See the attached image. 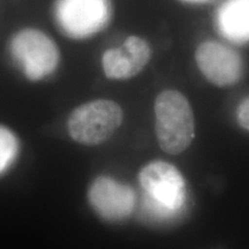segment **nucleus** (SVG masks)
Listing matches in <instances>:
<instances>
[{"label":"nucleus","mask_w":249,"mask_h":249,"mask_svg":"<svg viewBox=\"0 0 249 249\" xmlns=\"http://www.w3.org/2000/svg\"><path fill=\"white\" fill-rule=\"evenodd\" d=\"M139 181L142 189L141 214L147 222H171L185 209L186 182L172 164L151 161L141 170Z\"/></svg>","instance_id":"obj_1"},{"label":"nucleus","mask_w":249,"mask_h":249,"mask_svg":"<svg viewBox=\"0 0 249 249\" xmlns=\"http://www.w3.org/2000/svg\"><path fill=\"white\" fill-rule=\"evenodd\" d=\"M155 129L161 150L179 155L195 138V119L188 99L178 90L161 91L155 101Z\"/></svg>","instance_id":"obj_2"},{"label":"nucleus","mask_w":249,"mask_h":249,"mask_svg":"<svg viewBox=\"0 0 249 249\" xmlns=\"http://www.w3.org/2000/svg\"><path fill=\"white\" fill-rule=\"evenodd\" d=\"M8 52L26 79L33 82L51 76L60 62V52L54 40L37 28L17 31L9 39Z\"/></svg>","instance_id":"obj_3"},{"label":"nucleus","mask_w":249,"mask_h":249,"mask_svg":"<svg viewBox=\"0 0 249 249\" xmlns=\"http://www.w3.org/2000/svg\"><path fill=\"white\" fill-rule=\"evenodd\" d=\"M123 120L124 112L118 103L111 99H95L71 112L67 130L75 142L92 147L107 141Z\"/></svg>","instance_id":"obj_4"},{"label":"nucleus","mask_w":249,"mask_h":249,"mask_svg":"<svg viewBox=\"0 0 249 249\" xmlns=\"http://www.w3.org/2000/svg\"><path fill=\"white\" fill-rule=\"evenodd\" d=\"M53 18L62 34L85 39L102 31L110 22V0H55Z\"/></svg>","instance_id":"obj_5"},{"label":"nucleus","mask_w":249,"mask_h":249,"mask_svg":"<svg viewBox=\"0 0 249 249\" xmlns=\"http://www.w3.org/2000/svg\"><path fill=\"white\" fill-rule=\"evenodd\" d=\"M88 201L102 219L112 223L127 219L136 207V195L132 187L107 176L93 180L89 187Z\"/></svg>","instance_id":"obj_6"},{"label":"nucleus","mask_w":249,"mask_h":249,"mask_svg":"<svg viewBox=\"0 0 249 249\" xmlns=\"http://www.w3.org/2000/svg\"><path fill=\"white\" fill-rule=\"evenodd\" d=\"M195 60L203 76L217 87H231L242 76L244 65L234 50L214 40L201 43Z\"/></svg>","instance_id":"obj_7"},{"label":"nucleus","mask_w":249,"mask_h":249,"mask_svg":"<svg viewBox=\"0 0 249 249\" xmlns=\"http://www.w3.org/2000/svg\"><path fill=\"white\" fill-rule=\"evenodd\" d=\"M151 59V48L142 37L128 36L120 46L102 55V67L110 80H128L144 70Z\"/></svg>","instance_id":"obj_8"},{"label":"nucleus","mask_w":249,"mask_h":249,"mask_svg":"<svg viewBox=\"0 0 249 249\" xmlns=\"http://www.w3.org/2000/svg\"><path fill=\"white\" fill-rule=\"evenodd\" d=\"M219 33L231 42H249V0H226L217 13Z\"/></svg>","instance_id":"obj_9"},{"label":"nucleus","mask_w":249,"mask_h":249,"mask_svg":"<svg viewBox=\"0 0 249 249\" xmlns=\"http://www.w3.org/2000/svg\"><path fill=\"white\" fill-rule=\"evenodd\" d=\"M20 151L17 135L8 127L0 124V176L13 166Z\"/></svg>","instance_id":"obj_10"},{"label":"nucleus","mask_w":249,"mask_h":249,"mask_svg":"<svg viewBox=\"0 0 249 249\" xmlns=\"http://www.w3.org/2000/svg\"><path fill=\"white\" fill-rule=\"evenodd\" d=\"M236 120L242 128L249 130V96L246 97L236 108Z\"/></svg>","instance_id":"obj_11"},{"label":"nucleus","mask_w":249,"mask_h":249,"mask_svg":"<svg viewBox=\"0 0 249 249\" xmlns=\"http://www.w3.org/2000/svg\"><path fill=\"white\" fill-rule=\"evenodd\" d=\"M186 1H192V2H203V1H207V0H186Z\"/></svg>","instance_id":"obj_12"}]
</instances>
